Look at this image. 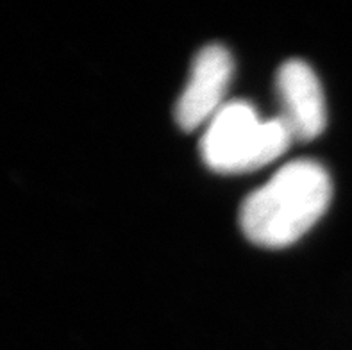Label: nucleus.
Here are the masks:
<instances>
[{
  "label": "nucleus",
  "instance_id": "1",
  "mask_svg": "<svg viewBox=\"0 0 352 350\" xmlns=\"http://www.w3.org/2000/svg\"><path fill=\"white\" fill-rule=\"evenodd\" d=\"M331 197V177L320 163L292 161L243 200L241 231L259 247H288L320 220Z\"/></svg>",
  "mask_w": 352,
  "mask_h": 350
},
{
  "label": "nucleus",
  "instance_id": "2",
  "mask_svg": "<svg viewBox=\"0 0 352 350\" xmlns=\"http://www.w3.org/2000/svg\"><path fill=\"white\" fill-rule=\"evenodd\" d=\"M292 142L290 129L279 116L261 122L250 104L229 102L210 120L201 154L214 172H252L285 154Z\"/></svg>",
  "mask_w": 352,
  "mask_h": 350
},
{
  "label": "nucleus",
  "instance_id": "3",
  "mask_svg": "<svg viewBox=\"0 0 352 350\" xmlns=\"http://www.w3.org/2000/svg\"><path fill=\"white\" fill-rule=\"evenodd\" d=\"M234 63L222 45H208L197 54L192 76L175 106V120L184 131L210 124L226 104L222 102L231 85Z\"/></svg>",
  "mask_w": 352,
  "mask_h": 350
},
{
  "label": "nucleus",
  "instance_id": "4",
  "mask_svg": "<svg viewBox=\"0 0 352 350\" xmlns=\"http://www.w3.org/2000/svg\"><path fill=\"white\" fill-rule=\"evenodd\" d=\"M277 95L281 102L279 118L290 129L294 140L309 142L326 129L327 109L320 80L308 63L286 61L277 72Z\"/></svg>",
  "mask_w": 352,
  "mask_h": 350
}]
</instances>
